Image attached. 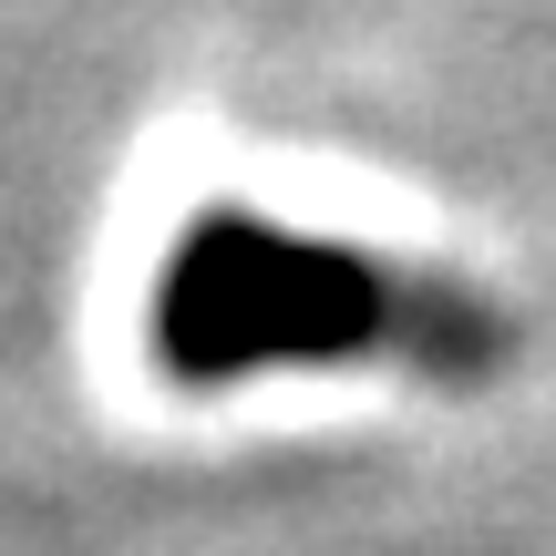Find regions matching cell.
<instances>
[{
	"instance_id": "6da1fadb",
	"label": "cell",
	"mask_w": 556,
	"mask_h": 556,
	"mask_svg": "<svg viewBox=\"0 0 556 556\" xmlns=\"http://www.w3.org/2000/svg\"><path fill=\"white\" fill-rule=\"evenodd\" d=\"M144 340L197 392L248 371H319V361H392V351L413 371L484 381L516 351L495 299L454 289V278H413L340 238H299L278 217H248V206H206L165 248Z\"/></svg>"
}]
</instances>
